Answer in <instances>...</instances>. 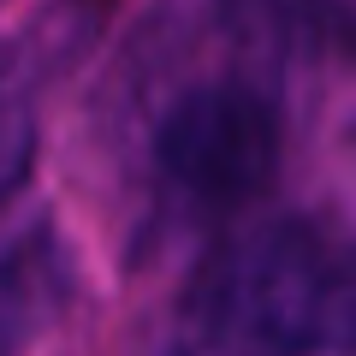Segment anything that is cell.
<instances>
[{
	"instance_id": "6da1fadb",
	"label": "cell",
	"mask_w": 356,
	"mask_h": 356,
	"mask_svg": "<svg viewBox=\"0 0 356 356\" xmlns=\"http://www.w3.org/2000/svg\"><path fill=\"white\" fill-rule=\"evenodd\" d=\"M191 315L238 356H356V232L315 214L250 226L202 267Z\"/></svg>"
},
{
	"instance_id": "7a4b0ae2",
	"label": "cell",
	"mask_w": 356,
	"mask_h": 356,
	"mask_svg": "<svg viewBox=\"0 0 356 356\" xmlns=\"http://www.w3.org/2000/svg\"><path fill=\"white\" fill-rule=\"evenodd\" d=\"M280 107L243 77H208L166 102L154 125V166L184 202L238 208L280 172Z\"/></svg>"
},
{
	"instance_id": "3957f363",
	"label": "cell",
	"mask_w": 356,
	"mask_h": 356,
	"mask_svg": "<svg viewBox=\"0 0 356 356\" xmlns=\"http://www.w3.org/2000/svg\"><path fill=\"white\" fill-rule=\"evenodd\" d=\"M77 291L72 243L54 226H30L0 243V356H24Z\"/></svg>"
},
{
	"instance_id": "277c9868",
	"label": "cell",
	"mask_w": 356,
	"mask_h": 356,
	"mask_svg": "<svg viewBox=\"0 0 356 356\" xmlns=\"http://www.w3.org/2000/svg\"><path fill=\"white\" fill-rule=\"evenodd\" d=\"M226 18L238 36L250 42H267V48H315L321 36H327V6L321 0H226Z\"/></svg>"
},
{
	"instance_id": "5b68a950",
	"label": "cell",
	"mask_w": 356,
	"mask_h": 356,
	"mask_svg": "<svg viewBox=\"0 0 356 356\" xmlns=\"http://www.w3.org/2000/svg\"><path fill=\"white\" fill-rule=\"evenodd\" d=\"M18 166H13V137H6V119H0V178H13Z\"/></svg>"
}]
</instances>
